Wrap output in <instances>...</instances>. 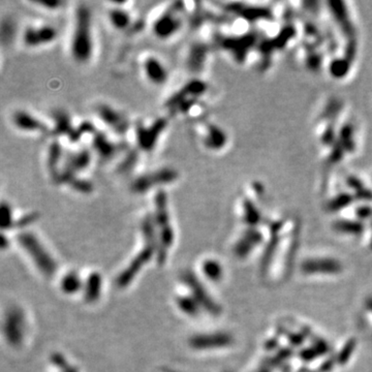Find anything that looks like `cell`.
I'll use <instances>...</instances> for the list:
<instances>
[{
  "mask_svg": "<svg viewBox=\"0 0 372 372\" xmlns=\"http://www.w3.org/2000/svg\"><path fill=\"white\" fill-rule=\"evenodd\" d=\"M93 23L92 12L86 4H80L75 13L70 51L72 58L80 63L89 62L93 56Z\"/></svg>",
  "mask_w": 372,
  "mask_h": 372,
  "instance_id": "obj_1",
  "label": "cell"
},
{
  "mask_svg": "<svg viewBox=\"0 0 372 372\" xmlns=\"http://www.w3.org/2000/svg\"><path fill=\"white\" fill-rule=\"evenodd\" d=\"M208 85L201 79L195 78L173 93L165 101L164 107L172 115H187L196 106L198 100L207 92Z\"/></svg>",
  "mask_w": 372,
  "mask_h": 372,
  "instance_id": "obj_2",
  "label": "cell"
},
{
  "mask_svg": "<svg viewBox=\"0 0 372 372\" xmlns=\"http://www.w3.org/2000/svg\"><path fill=\"white\" fill-rule=\"evenodd\" d=\"M180 174L173 167H161L136 176L130 183L129 189L134 195H145L148 191L169 186L178 181Z\"/></svg>",
  "mask_w": 372,
  "mask_h": 372,
  "instance_id": "obj_3",
  "label": "cell"
},
{
  "mask_svg": "<svg viewBox=\"0 0 372 372\" xmlns=\"http://www.w3.org/2000/svg\"><path fill=\"white\" fill-rule=\"evenodd\" d=\"M184 3L173 2L154 20L152 33L160 40H168L180 32L184 26Z\"/></svg>",
  "mask_w": 372,
  "mask_h": 372,
  "instance_id": "obj_4",
  "label": "cell"
},
{
  "mask_svg": "<svg viewBox=\"0 0 372 372\" xmlns=\"http://www.w3.org/2000/svg\"><path fill=\"white\" fill-rule=\"evenodd\" d=\"M154 224L158 229L157 238L160 251L169 249L174 240V230L171 224L169 211V198L164 189L156 190L154 196Z\"/></svg>",
  "mask_w": 372,
  "mask_h": 372,
  "instance_id": "obj_5",
  "label": "cell"
},
{
  "mask_svg": "<svg viewBox=\"0 0 372 372\" xmlns=\"http://www.w3.org/2000/svg\"><path fill=\"white\" fill-rule=\"evenodd\" d=\"M169 125L168 118L158 117L149 124L136 122L134 125V136L136 148L141 152L150 153L158 145L160 137L167 130Z\"/></svg>",
  "mask_w": 372,
  "mask_h": 372,
  "instance_id": "obj_6",
  "label": "cell"
},
{
  "mask_svg": "<svg viewBox=\"0 0 372 372\" xmlns=\"http://www.w3.org/2000/svg\"><path fill=\"white\" fill-rule=\"evenodd\" d=\"M19 243L34 260L35 266L45 274L46 276H51L54 273L55 261L45 249V247L39 240L31 233H22L18 237Z\"/></svg>",
  "mask_w": 372,
  "mask_h": 372,
  "instance_id": "obj_7",
  "label": "cell"
},
{
  "mask_svg": "<svg viewBox=\"0 0 372 372\" xmlns=\"http://www.w3.org/2000/svg\"><path fill=\"white\" fill-rule=\"evenodd\" d=\"M92 162L91 149L83 148L75 152L68 153L63 160L62 168L59 174L58 185H66L72 179L79 177L81 173L85 172Z\"/></svg>",
  "mask_w": 372,
  "mask_h": 372,
  "instance_id": "obj_8",
  "label": "cell"
},
{
  "mask_svg": "<svg viewBox=\"0 0 372 372\" xmlns=\"http://www.w3.org/2000/svg\"><path fill=\"white\" fill-rule=\"evenodd\" d=\"M57 37V28L50 24L28 25L23 30L22 43L27 48L36 49L54 43Z\"/></svg>",
  "mask_w": 372,
  "mask_h": 372,
  "instance_id": "obj_9",
  "label": "cell"
},
{
  "mask_svg": "<svg viewBox=\"0 0 372 372\" xmlns=\"http://www.w3.org/2000/svg\"><path fill=\"white\" fill-rule=\"evenodd\" d=\"M96 116L117 135H126L130 129V121L127 116L117 108L109 104H101L95 109Z\"/></svg>",
  "mask_w": 372,
  "mask_h": 372,
  "instance_id": "obj_10",
  "label": "cell"
},
{
  "mask_svg": "<svg viewBox=\"0 0 372 372\" xmlns=\"http://www.w3.org/2000/svg\"><path fill=\"white\" fill-rule=\"evenodd\" d=\"M128 149L125 144L112 141L103 131L96 130L91 135V150L101 160L111 161Z\"/></svg>",
  "mask_w": 372,
  "mask_h": 372,
  "instance_id": "obj_11",
  "label": "cell"
},
{
  "mask_svg": "<svg viewBox=\"0 0 372 372\" xmlns=\"http://www.w3.org/2000/svg\"><path fill=\"white\" fill-rule=\"evenodd\" d=\"M11 122L18 130L28 133H51V127L36 117L35 115L25 111V110H18L11 116Z\"/></svg>",
  "mask_w": 372,
  "mask_h": 372,
  "instance_id": "obj_12",
  "label": "cell"
},
{
  "mask_svg": "<svg viewBox=\"0 0 372 372\" xmlns=\"http://www.w3.org/2000/svg\"><path fill=\"white\" fill-rule=\"evenodd\" d=\"M210 47L201 40L191 43L188 47L185 64L189 73L200 74L204 71L207 58L209 56Z\"/></svg>",
  "mask_w": 372,
  "mask_h": 372,
  "instance_id": "obj_13",
  "label": "cell"
},
{
  "mask_svg": "<svg viewBox=\"0 0 372 372\" xmlns=\"http://www.w3.org/2000/svg\"><path fill=\"white\" fill-rule=\"evenodd\" d=\"M142 67L145 78L151 84L155 86H162L168 82L169 72L158 57L153 56V55H148L143 61Z\"/></svg>",
  "mask_w": 372,
  "mask_h": 372,
  "instance_id": "obj_14",
  "label": "cell"
},
{
  "mask_svg": "<svg viewBox=\"0 0 372 372\" xmlns=\"http://www.w3.org/2000/svg\"><path fill=\"white\" fill-rule=\"evenodd\" d=\"M53 125L51 127V134L55 137L66 136L73 142L77 126L74 125L73 119L67 111L63 109H57L52 112Z\"/></svg>",
  "mask_w": 372,
  "mask_h": 372,
  "instance_id": "obj_15",
  "label": "cell"
},
{
  "mask_svg": "<svg viewBox=\"0 0 372 372\" xmlns=\"http://www.w3.org/2000/svg\"><path fill=\"white\" fill-rule=\"evenodd\" d=\"M64 160L63 148L59 140L54 139L48 146L47 149V157H46V167L47 171L54 183H57L59 174L62 168Z\"/></svg>",
  "mask_w": 372,
  "mask_h": 372,
  "instance_id": "obj_16",
  "label": "cell"
},
{
  "mask_svg": "<svg viewBox=\"0 0 372 372\" xmlns=\"http://www.w3.org/2000/svg\"><path fill=\"white\" fill-rule=\"evenodd\" d=\"M227 143L228 134L222 127L214 123H206L203 144L207 149L219 151L226 147Z\"/></svg>",
  "mask_w": 372,
  "mask_h": 372,
  "instance_id": "obj_17",
  "label": "cell"
},
{
  "mask_svg": "<svg viewBox=\"0 0 372 372\" xmlns=\"http://www.w3.org/2000/svg\"><path fill=\"white\" fill-rule=\"evenodd\" d=\"M232 338L230 335L225 333H216V334H204L197 335L191 338L190 344L191 347L197 350H210L227 347L231 344Z\"/></svg>",
  "mask_w": 372,
  "mask_h": 372,
  "instance_id": "obj_18",
  "label": "cell"
},
{
  "mask_svg": "<svg viewBox=\"0 0 372 372\" xmlns=\"http://www.w3.org/2000/svg\"><path fill=\"white\" fill-rule=\"evenodd\" d=\"M302 271L307 274H335L341 271V264L335 259H309L302 264Z\"/></svg>",
  "mask_w": 372,
  "mask_h": 372,
  "instance_id": "obj_19",
  "label": "cell"
},
{
  "mask_svg": "<svg viewBox=\"0 0 372 372\" xmlns=\"http://www.w3.org/2000/svg\"><path fill=\"white\" fill-rule=\"evenodd\" d=\"M23 315L19 310H11L7 313L5 321V333L9 342L13 346L19 344L23 338Z\"/></svg>",
  "mask_w": 372,
  "mask_h": 372,
  "instance_id": "obj_20",
  "label": "cell"
},
{
  "mask_svg": "<svg viewBox=\"0 0 372 372\" xmlns=\"http://www.w3.org/2000/svg\"><path fill=\"white\" fill-rule=\"evenodd\" d=\"M125 2H112L114 5L109 9L108 18L109 22L111 23L112 27L119 31L126 30L132 25V18L129 11L120 5H123Z\"/></svg>",
  "mask_w": 372,
  "mask_h": 372,
  "instance_id": "obj_21",
  "label": "cell"
},
{
  "mask_svg": "<svg viewBox=\"0 0 372 372\" xmlns=\"http://www.w3.org/2000/svg\"><path fill=\"white\" fill-rule=\"evenodd\" d=\"M185 282L188 284L189 287L192 288L195 300L199 302V304H201L203 307L207 308L212 313H217L219 311L218 306L210 299V296L204 291L203 286L200 282L197 281L195 276H192L191 274L185 275Z\"/></svg>",
  "mask_w": 372,
  "mask_h": 372,
  "instance_id": "obj_22",
  "label": "cell"
},
{
  "mask_svg": "<svg viewBox=\"0 0 372 372\" xmlns=\"http://www.w3.org/2000/svg\"><path fill=\"white\" fill-rule=\"evenodd\" d=\"M140 152L141 151L137 148H128L123 153V157L117 167V173L121 175H128L129 173H131L136 168L137 163H139Z\"/></svg>",
  "mask_w": 372,
  "mask_h": 372,
  "instance_id": "obj_23",
  "label": "cell"
},
{
  "mask_svg": "<svg viewBox=\"0 0 372 372\" xmlns=\"http://www.w3.org/2000/svg\"><path fill=\"white\" fill-rule=\"evenodd\" d=\"M261 240V237L258 233L256 232H248L246 233L244 237L239 241V243L236 246V252L239 256H244L248 252H250L252 247L256 244H258Z\"/></svg>",
  "mask_w": 372,
  "mask_h": 372,
  "instance_id": "obj_24",
  "label": "cell"
},
{
  "mask_svg": "<svg viewBox=\"0 0 372 372\" xmlns=\"http://www.w3.org/2000/svg\"><path fill=\"white\" fill-rule=\"evenodd\" d=\"M71 189L78 192L80 195L88 196L91 195L94 190V184L92 181L88 180L86 178L83 177H76L66 184Z\"/></svg>",
  "mask_w": 372,
  "mask_h": 372,
  "instance_id": "obj_25",
  "label": "cell"
},
{
  "mask_svg": "<svg viewBox=\"0 0 372 372\" xmlns=\"http://www.w3.org/2000/svg\"><path fill=\"white\" fill-rule=\"evenodd\" d=\"M334 229L341 233L351 234V235H359L364 228L360 223L352 222V220H338L334 224Z\"/></svg>",
  "mask_w": 372,
  "mask_h": 372,
  "instance_id": "obj_26",
  "label": "cell"
},
{
  "mask_svg": "<svg viewBox=\"0 0 372 372\" xmlns=\"http://www.w3.org/2000/svg\"><path fill=\"white\" fill-rule=\"evenodd\" d=\"M203 271L208 278L212 280H218L223 275V268L219 265L218 261L209 259L206 260L203 266Z\"/></svg>",
  "mask_w": 372,
  "mask_h": 372,
  "instance_id": "obj_27",
  "label": "cell"
},
{
  "mask_svg": "<svg viewBox=\"0 0 372 372\" xmlns=\"http://www.w3.org/2000/svg\"><path fill=\"white\" fill-rule=\"evenodd\" d=\"M0 224H1V229L3 231L9 230L16 226L11 207L4 201L1 204V222H0Z\"/></svg>",
  "mask_w": 372,
  "mask_h": 372,
  "instance_id": "obj_28",
  "label": "cell"
},
{
  "mask_svg": "<svg viewBox=\"0 0 372 372\" xmlns=\"http://www.w3.org/2000/svg\"><path fill=\"white\" fill-rule=\"evenodd\" d=\"M86 288H87L86 289V299L88 301L92 302L95 299H98L100 289H101V278L98 276V275L93 274L92 276H90Z\"/></svg>",
  "mask_w": 372,
  "mask_h": 372,
  "instance_id": "obj_29",
  "label": "cell"
},
{
  "mask_svg": "<svg viewBox=\"0 0 372 372\" xmlns=\"http://www.w3.org/2000/svg\"><path fill=\"white\" fill-rule=\"evenodd\" d=\"M81 281L76 274H68L62 280V289L64 293L74 294L79 291Z\"/></svg>",
  "mask_w": 372,
  "mask_h": 372,
  "instance_id": "obj_30",
  "label": "cell"
},
{
  "mask_svg": "<svg viewBox=\"0 0 372 372\" xmlns=\"http://www.w3.org/2000/svg\"><path fill=\"white\" fill-rule=\"evenodd\" d=\"M353 135H354V130H353V127L351 125L344 126L341 129L340 145L343 149H346L347 151H353V148H354Z\"/></svg>",
  "mask_w": 372,
  "mask_h": 372,
  "instance_id": "obj_31",
  "label": "cell"
},
{
  "mask_svg": "<svg viewBox=\"0 0 372 372\" xmlns=\"http://www.w3.org/2000/svg\"><path fill=\"white\" fill-rule=\"evenodd\" d=\"M244 214L245 220L248 224L256 225L259 219V213L249 201H245L244 203Z\"/></svg>",
  "mask_w": 372,
  "mask_h": 372,
  "instance_id": "obj_32",
  "label": "cell"
},
{
  "mask_svg": "<svg viewBox=\"0 0 372 372\" xmlns=\"http://www.w3.org/2000/svg\"><path fill=\"white\" fill-rule=\"evenodd\" d=\"M330 72L336 78H342L349 72V61L339 59L330 65Z\"/></svg>",
  "mask_w": 372,
  "mask_h": 372,
  "instance_id": "obj_33",
  "label": "cell"
},
{
  "mask_svg": "<svg viewBox=\"0 0 372 372\" xmlns=\"http://www.w3.org/2000/svg\"><path fill=\"white\" fill-rule=\"evenodd\" d=\"M352 200H353L352 197L350 195H347V194H342L340 196H337L335 199H333L332 201L330 202L329 209L331 211L340 210V209L344 208L346 206H348L349 204H351Z\"/></svg>",
  "mask_w": 372,
  "mask_h": 372,
  "instance_id": "obj_34",
  "label": "cell"
},
{
  "mask_svg": "<svg viewBox=\"0 0 372 372\" xmlns=\"http://www.w3.org/2000/svg\"><path fill=\"white\" fill-rule=\"evenodd\" d=\"M327 351H328V347L325 346L324 343H320L319 346H316L315 348L303 351L301 353V357L303 358V359H305V360H311V359H313L314 357H316V356L320 355V354H324Z\"/></svg>",
  "mask_w": 372,
  "mask_h": 372,
  "instance_id": "obj_35",
  "label": "cell"
},
{
  "mask_svg": "<svg viewBox=\"0 0 372 372\" xmlns=\"http://www.w3.org/2000/svg\"><path fill=\"white\" fill-rule=\"evenodd\" d=\"M32 4L34 5H37V6H40L43 7L44 9H47V10H58L62 7V5L64 4L62 1H60V0H48V1H32L31 2Z\"/></svg>",
  "mask_w": 372,
  "mask_h": 372,
  "instance_id": "obj_36",
  "label": "cell"
},
{
  "mask_svg": "<svg viewBox=\"0 0 372 372\" xmlns=\"http://www.w3.org/2000/svg\"><path fill=\"white\" fill-rule=\"evenodd\" d=\"M196 302L197 301L195 299H181L180 302H179V307L187 313L194 314L198 309V306H196Z\"/></svg>",
  "mask_w": 372,
  "mask_h": 372,
  "instance_id": "obj_37",
  "label": "cell"
},
{
  "mask_svg": "<svg viewBox=\"0 0 372 372\" xmlns=\"http://www.w3.org/2000/svg\"><path fill=\"white\" fill-rule=\"evenodd\" d=\"M354 349H355V341H354V340H351V341L349 342V344H347L346 348H344V349L342 350V352L340 353V356H339V359H338V360H339V362H340L341 364L346 363V362L350 359V357H351V355H352Z\"/></svg>",
  "mask_w": 372,
  "mask_h": 372,
  "instance_id": "obj_38",
  "label": "cell"
},
{
  "mask_svg": "<svg viewBox=\"0 0 372 372\" xmlns=\"http://www.w3.org/2000/svg\"><path fill=\"white\" fill-rule=\"evenodd\" d=\"M37 217H38V215H37L36 213H34V212H33V213H30V214H27V215L23 216V217L19 220V222L17 223L16 226H18V227H26V226H28V225L32 224Z\"/></svg>",
  "mask_w": 372,
  "mask_h": 372,
  "instance_id": "obj_39",
  "label": "cell"
},
{
  "mask_svg": "<svg viewBox=\"0 0 372 372\" xmlns=\"http://www.w3.org/2000/svg\"><path fill=\"white\" fill-rule=\"evenodd\" d=\"M371 214V209L368 208V207H361V208L358 210V215H359L361 218H367Z\"/></svg>",
  "mask_w": 372,
  "mask_h": 372,
  "instance_id": "obj_40",
  "label": "cell"
},
{
  "mask_svg": "<svg viewBox=\"0 0 372 372\" xmlns=\"http://www.w3.org/2000/svg\"><path fill=\"white\" fill-rule=\"evenodd\" d=\"M366 306L367 308L372 311V298H369L367 301H366Z\"/></svg>",
  "mask_w": 372,
  "mask_h": 372,
  "instance_id": "obj_41",
  "label": "cell"
}]
</instances>
